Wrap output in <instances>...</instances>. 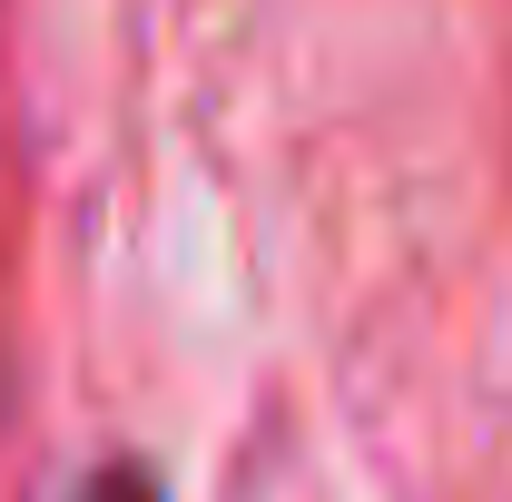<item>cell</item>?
I'll return each instance as SVG.
<instances>
[{"instance_id":"1","label":"cell","mask_w":512,"mask_h":502,"mask_svg":"<svg viewBox=\"0 0 512 502\" xmlns=\"http://www.w3.org/2000/svg\"><path fill=\"white\" fill-rule=\"evenodd\" d=\"M79 502H158V493H148L138 473H99V483H89V493H79Z\"/></svg>"}]
</instances>
